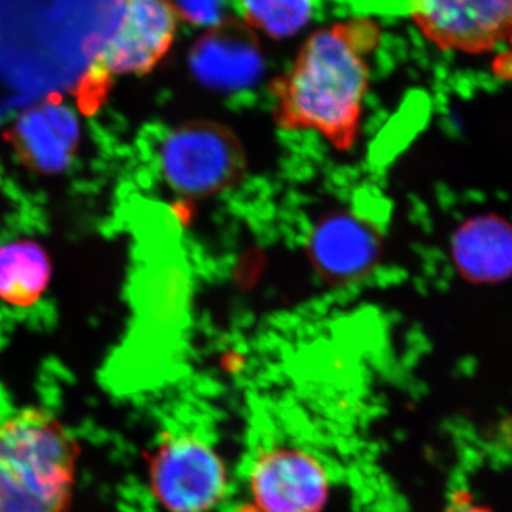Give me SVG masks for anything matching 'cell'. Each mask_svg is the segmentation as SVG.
Wrapping results in <instances>:
<instances>
[{"label": "cell", "mask_w": 512, "mask_h": 512, "mask_svg": "<svg viewBox=\"0 0 512 512\" xmlns=\"http://www.w3.org/2000/svg\"><path fill=\"white\" fill-rule=\"evenodd\" d=\"M376 19L355 16L306 37L289 69L269 87L276 126L318 134L335 150H352L362 127L370 57L382 42Z\"/></svg>", "instance_id": "obj_1"}, {"label": "cell", "mask_w": 512, "mask_h": 512, "mask_svg": "<svg viewBox=\"0 0 512 512\" xmlns=\"http://www.w3.org/2000/svg\"><path fill=\"white\" fill-rule=\"evenodd\" d=\"M249 491L262 512H320L329 501L330 474L315 454L278 444L252 461Z\"/></svg>", "instance_id": "obj_7"}, {"label": "cell", "mask_w": 512, "mask_h": 512, "mask_svg": "<svg viewBox=\"0 0 512 512\" xmlns=\"http://www.w3.org/2000/svg\"><path fill=\"white\" fill-rule=\"evenodd\" d=\"M420 35L443 52L485 55L512 35V0H406Z\"/></svg>", "instance_id": "obj_6"}, {"label": "cell", "mask_w": 512, "mask_h": 512, "mask_svg": "<svg viewBox=\"0 0 512 512\" xmlns=\"http://www.w3.org/2000/svg\"><path fill=\"white\" fill-rule=\"evenodd\" d=\"M443 512H494L488 505L477 503L468 493H457Z\"/></svg>", "instance_id": "obj_15"}, {"label": "cell", "mask_w": 512, "mask_h": 512, "mask_svg": "<svg viewBox=\"0 0 512 512\" xmlns=\"http://www.w3.org/2000/svg\"><path fill=\"white\" fill-rule=\"evenodd\" d=\"M306 249L326 281L349 284L372 271L382 245L376 229L367 222L349 212H335L315 225Z\"/></svg>", "instance_id": "obj_10"}, {"label": "cell", "mask_w": 512, "mask_h": 512, "mask_svg": "<svg viewBox=\"0 0 512 512\" xmlns=\"http://www.w3.org/2000/svg\"><path fill=\"white\" fill-rule=\"evenodd\" d=\"M151 493L168 512H210L228 493V471L215 448L194 434H174L151 451Z\"/></svg>", "instance_id": "obj_5"}, {"label": "cell", "mask_w": 512, "mask_h": 512, "mask_svg": "<svg viewBox=\"0 0 512 512\" xmlns=\"http://www.w3.org/2000/svg\"><path fill=\"white\" fill-rule=\"evenodd\" d=\"M180 22L171 0H123L119 25L80 83L77 96L83 110L99 109L114 77L153 72L170 53Z\"/></svg>", "instance_id": "obj_3"}, {"label": "cell", "mask_w": 512, "mask_h": 512, "mask_svg": "<svg viewBox=\"0 0 512 512\" xmlns=\"http://www.w3.org/2000/svg\"><path fill=\"white\" fill-rule=\"evenodd\" d=\"M20 161L36 173H62L80 143V121L57 94L23 111L6 134Z\"/></svg>", "instance_id": "obj_9"}, {"label": "cell", "mask_w": 512, "mask_h": 512, "mask_svg": "<svg viewBox=\"0 0 512 512\" xmlns=\"http://www.w3.org/2000/svg\"><path fill=\"white\" fill-rule=\"evenodd\" d=\"M161 173L178 194L205 198L239 183L247 157L239 138L222 124L188 121L173 128L160 150Z\"/></svg>", "instance_id": "obj_4"}, {"label": "cell", "mask_w": 512, "mask_h": 512, "mask_svg": "<svg viewBox=\"0 0 512 512\" xmlns=\"http://www.w3.org/2000/svg\"><path fill=\"white\" fill-rule=\"evenodd\" d=\"M52 278V264L45 248L36 242H10L0 247V299L9 305H35Z\"/></svg>", "instance_id": "obj_11"}, {"label": "cell", "mask_w": 512, "mask_h": 512, "mask_svg": "<svg viewBox=\"0 0 512 512\" xmlns=\"http://www.w3.org/2000/svg\"><path fill=\"white\" fill-rule=\"evenodd\" d=\"M178 10L181 20L191 25L211 26L218 25L227 19L229 0H171Z\"/></svg>", "instance_id": "obj_14"}, {"label": "cell", "mask_w": 512, "mask_h": 512, "mask_svg": "<svg viewBox=\"0 0 512 512\" xmlns=\"http://www.w3.org/2000/svg\"><path fill=\"white\" fill-rule=\"evenodd\" d=\"M458 264L481 281L500 278L512 269V232L497 220H478L458 232Z\"/></svg>", "instance_id": "obj_12"}, {"label": "cell", "mask_w": 512, "mask_h": 512, "mask_svg": "<svg viewBox=\"0 0 512 512\" xmlns=\"http://www.w3.org/2000/svg\"><path fill=\"white\" fill-rule=\"evenodd\" d=\"M82 446L59 417L25 407L0 421V512H69Z\"/></svg>", "instance_id": "obj_2"}, {"label": "cell", "mask_w": 512, "mask_h": 512, "mask_svg": "<svg viewBox=\"0 0 512 512\" xmlns=\"http://www.w3.org/2000/svg\"><path fill=\"white\" fill-rule=\"evenodd\" d=\"M507 50L495 59L493 64L494 72L497 74L500 79L504 80H512V35L510 39H508Z\"/></svg>", "instance_id": "obj_16"}, {"label": "cell", "mask_w": 512, "mask_h": 512, "mask_svg": "<svg viewBox=\"0 0 512 512\" xmlns=\"http://www.w3.org/2000/svg\"><path fill=\"white\" fill-rule=\"evenodd\" d=\"M190 66L204 86L232 93L248 89L259 79L264 56L254 30L241 19L227 18L192 45Z\"/></svg>", "instance_id": "obj_8"}, {"label": "cell", "mask_w": 512, "mask_h": 512, "mask_svg": "<svg viewBox=\"0 0 512 512\" xmlns=\"http://www.w3.org/2000/svg\"><path fill=\"white\" fill-rule=\"evenodd\" d=\"M235 5L248 28L275 40L301 33L315 13L313 0H235Z\"/></svg>", "instance_id": "obj_13"}]
</instances>
